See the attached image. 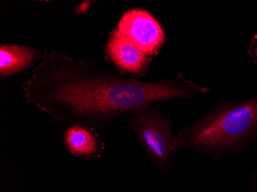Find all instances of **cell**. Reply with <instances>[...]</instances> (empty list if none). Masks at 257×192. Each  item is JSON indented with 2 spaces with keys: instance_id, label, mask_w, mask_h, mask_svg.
Returning <instances> with one entry per match:
<instances>
[{
  "instance_id": "obj_6",
  "label": "cell",
  "mask_w": 257,
  "mask_h": 192,
  "mask_svg": "<svg viewBox=\"0 0 257 192\" xmlns=\"http://www.w3.org/2000/svg\"><path fill=\"white\" fill-rule=\"evenodd\" d=\"M63 142L70 154L83 159L99 158L105 150V143L92 127L72 124L63 132Z\"/></svg>"
},
{
  "instance_id": "obj_8",
  "label": "cell",
  "mask_w": 257,
  "mask_h": 192,
  "mask_svg": "<svg viewBox=\"0 0 257 192\" xmlns=\"http://www.w3.org/2000/svg\"><path fill=\"white\" fill-rule=\"evenodd\" d=\"M90 3V1H86V2H83L82 4H79V5L76 6L75 12L76 14H85L89 9Z\"/></svg>"
},
{
  "instance_id": "obj_3",
  "label": "cell",
  "mask_w": 257,
  "mask_h": 192,
  "mask_svg": "<svg viewBox=\"0 0 257 192\" xmlns=\"http://www.w3.org/2000/svg\"><path fill=\"white\" fill-rule=\"evenodd\" d=\"M128 126L150 161L159 169L168 171L177 151L171 119L152 105L130 114Z\"/></svg>"
},
{
  "instance_id": "obj_1",
  "label": "cell",
  "mask_w": 257,
  "mask_h": 192,
  "mask_svg": "<svg viewBox=\"0 0 257 192\" xmlns=\"http://www.w3.org/2000/svg\"><path fill=\"white\" fill-rule=\"evenodd\" d=\"M23 90L28 103L55 121L99 128L155 102L208 92L183 77L155 82L122 77L53 50L43 53Z\"/></svg>"
},
{
  "instance_id": "obj_9",
  "label": "cell",
  "mask_w": 257,
  "mask_h": 192,
  "mask_svg": "<svg viewBox=\"0 0 257 192\" xmlns=\"http://www.w3.org/2000/svg\"><path fill=\"white\" fill-rule=\"evenodd\" d=\"M254 187H255V190L257 191V172L255 175V180H254Z\"/></svg>"
},
{
  "instance_id": "obj_5",
  "label": "cell",
  "mask_w": 257,
  "mask_h": 192,
  "mask_svg": "<svg viewBox=\"0 0 257 192\" xmlns=\"http://www.w3.org/2000/svg\"><path fill=\"white\" fill-rule=\"evenodd\" d=\"M106 52L111 61L127 73H140L148 65L149 54L116 30L108 40Z\"/></svg>"
},
{
  "instance_id": "obj_10",
  "label": "cell",
  "mask_w": 257,
  "mask_h": 192,
  "mask_svg": "<svg viewBox=\"0 0 257 192\" xmlns=\"http://www.w3.org/2000/svg\"><path fill=\"white\" fill-rule=\"evenodd\" d=\"M255 54H256V56H257V47H256V49H255Z\"/></svg>"
},
{
  "instance_id": "obj_4",
  "label": "cell",
  "mask_w": 257,
  "mask_h": 192,
  "mask_svg": "<svg viewBox=\"0 0 257 192\" xmlns=\"http://www.w3.org/2000/svg\"><path fill=\"white\" fill-rule=\"evenodd\" d=\"M116 30L149 55L157 53L165 41L160 23L148 12L139 9L126 12Z\"/></svg>"
},
{
  "instance_id": "obj_7",
  "label": "cell",
  "mask_w": 257,
  "mask_h": 192,
  "mask_svg": "<svg viewBox=\"0 0 257 192\" xmlns=\"http://www.w3.org/2000/svg\"><path fill=\"white\" fill-rule=\"evenodd\" d=\"M40 52L33 48L17 45L0 46V75L11 76L30 67L40 56Z\"/></svg>"
},
{
  "instance_id": "obj_2",
  "label": "cell",
  "mask_w": 257,
  "mask_h": 192,
  "mask_svg": "<svg viewBox=\"0 0 257 192\" xmlns=\"http://www.w3.org/2000/svg\"><path fill=\"white\" fill-rule=\"evenodd\" d=\"M256 132L257 95L217 107L183 127L175 138V149L218 158L246 145Z\"/></svg>"
}]
</instances>
